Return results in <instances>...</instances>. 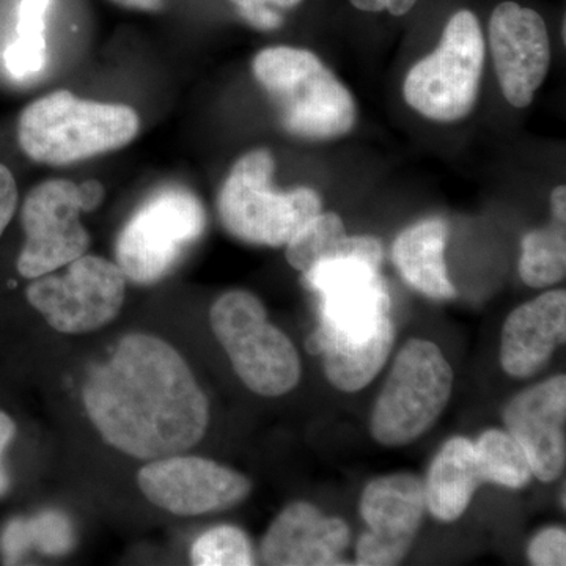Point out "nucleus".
<instances>
[{
    "instance_id": "1",
    "label": "nucleus",
    "mask_w": 566,
    "mask_h": 566,
    "mask_svg": "<svg viewBox=\"0 0 566 566\" xmlns=\"http://www.w3.org/2000/svg\"><path fill=\"white\" fill-rule=\"evenodd\" d=\"M82 401L104 441L153 461L188 452L210 424V401L191 367L156 335H125L106 364L88 371Z\"/></svg>"
},
{
    "instance_id": "2",
    "label": "nucleus",
    "mask_w": 566,
    "mask_h": 566,
    "mask_svg": "<svg viewBox=\"0 0 566 566\" xmlns=\"http://www.w3.org/2000/svg\"><path fill=\"white\" fill-rule=\"evenodd\" d=\"M303 283L319 297L318 326L305 340L312 356L359 348L395 334L381 268L356 256H335L305 271Z\"/></svg>"
},
{
    "instance_id": "3",
    "label": "nucleus",
    "mask_w": 566,
    "mask_h": 566,
    "mask_svg": "<svg viewBox=\"0 0 566 566\" xmlns=\"http://www.w3.org/2000/svg\"><path fill=\"white\" fill-rule=\"evenodd\" d=\"M252 70L273 99L283 129L293 136L337 139L356 125L352 92L314 52L292 46L266 48L253 59Z\"/></svg>"
},
{
    "instance_id": "4",
    "label": "nucleus",
    "mask_w": 566,
    "mask_h": 566,
    "mask_svg": "<svg viewBox=\"0 0 566 566\" xmlns=\"http://www.w3.org/2000/svg\"><path fill=\"white\" fill-rule=\"evenodd\" d=\"M139 129L133 107L88 102L61 91L22 111L18 140L33 161L65 166L125 147Z\"/></svg>"
},
{
    "instance_id": "5",
    "label": "nucleus",
    "mask_w": 566,
    "mask_h": 566,
    "mask_svg": "<svg viewBox=\"0 0 566 566\" xmlns=\"http://www.w3.org/2000/svg\"><path fill=\"white\" fill-rule=\"evenodd\" d=\"M274 158L259 148L238 159L218 197V211L227 232L244 243L283 248L322 212L318 192L311 188L275 191Z\"/></svg>"
},
{
    "instance_id": "6",
    "label": "nucleus",
    "mask_w": 566,
    "mask_h": 566,
    "mask_svg": "<svg viewBox=\"0 0 566 566\" xmlns=\"http://www.w3.org/2000/svg\"><path fill=\"white\" fill-rule=\"evenodd\" d=\"M453 381L452 365L434 342H406L371 409V438L385 447H405L422 438L446 411Z\"/></svg>"
},
{
    "instance_id": "7",
    "label": "nucleus",
    "mask_w": 566,
    "mask_h": 566,
    "mask_svg": "<svg viewBox=\"0 0 566 566\" xmlns=\"http://www.w3.org/2000/svg\"><path fill=\"white\" fill-rule=\"evenodd\" d=\"M210 326L234 374L251 392L283 397L300 385V353L289 335L270 322L255 294L245 290L223 293L212 304Z\"/></svg>"
},
{
    "instance_id": "8",
    "label": "nucleus",
    "mask_w": 566,
    "mask_h": 566,
    "mask_svg": "<svg viewBox=\"0 0 566 566\" xmlns=\"http://www.w3.org/2000/svg\"><path fill=\"white\" fill-rule=\"evenodd\" d=\"M485 65V40L472 11L447 22L439 46L409 70L405 102L428 120H463L474 109Z\"/></svg>"
},
{
    "instance_id": "9",
    "label": "nucleus",
    "mask_w": 566,
    "mask_h": 566,
    "mask_svg": "<svg viewBox=\"0 0 566 566\" xmlns=\"http://www.w3.org/2000/svg\"><path fill=\"white\" fill-rule=\"evenodd\" d=\"M207 226L200 200L182 188L151 196L129 219L115 245L117 264L128 281L151 285L172 271Z\"/></svg>"
},
{
    "instance_id": "10",
    "label": "nucleus",
    "mask_w": 566,
    "mask_h": 566,
    "mask_svg": "<svg viewBox=\"0 0 566 566\" xmlns=\"http://www.w3.org/2000/svg\"><path fill=\"white\" fill-rule=\"evenodd\" d=\"M65 275H41L25 290L29 304L62 334L95 333L120 315L126 275L111 260L82 255Z\"/></svg>"
},
{
    "instance_id": "11",
    "label": "nucleus",
    "mask_w": 566,
    "mask_h": 566,
    "mask_svg": "<svg viewBox=\"0 0 566 566\" xmlns=\"http://www.w3.org/2000/svg\"><path fill=\"white\" fill-rule=\"evenodd\" d=\"M84 211L88 208L81 185L50 180L35 186L22 205L25 243L18 256V273L33 281L87 253L91 234L81 223Z\"/></svg>"
},
{
    "instance_id": "12",
    "label": "nucleus",
    "mask_w": 566,
    "mask_h": 566,
    "mask_svg": "<svg viewBox=\"0 0 566 566\" xmlns=\"http://www.w3.org/2000/svg\"><path fill=\"white\" fill-rule=\"evenodd\" d=\"M137 482L153 505L177 516L226 512L251 494L252 482L241 472L210 458L178 455L148 461Z\"/></svg>"
},
{
    "instance_id": "13",
    "label": "nucleus",
    "mask_w": 566,
    "mask_h": 566,
    "mask_svg": "<svg viewBox=\"0 0 566 566\" xmlns=\"http://www.w3.org/2000/svg\"><path fill=\"white\" fill-rule=\"evenodd\" d=\"M359 512L368 532L357 542L356 564H401L423 526V480L411 472L378 476L364 488Z\"/></svg>"
},
{
    "instance_id": "14",
    "label": "nucleus",
    "mask_w": 566,
    "mask_h": 566,
    "mask_svg": "<svg viewBox=\"0 0 566 566\" xmlns=\"http://www.w3.org/2000/svg\"><path fill=\"white\" fill-rule=\"evenodd\" d=\"M490 48L506 102L524 109L534 102L549 71L551 41L545 20L520 3H499L491 14Z\"/></svg>"
},
{
    "instance_id": "15",
    "label": "nucleus",
    "mask_w": 566,
    "mask_h": 566,
    "mask_svg": "<svg viewBox=\"0 0 566 566\" xmlns=\"http://www.w3.org/2000/svg\"><path fill=\"white\" fill-rule=\"evenodd\" d=\"M505 430L523 446L539 482H556L566 465V376L516 394L504 409Z\"/></svg>"
},
{
    "instance_id": "16",
    "label": "nucleus",
    "mask_w": 566,
    "mask_h": 566,
    "mask_svg": "<svg viewBox=\"0 0 566 566\" xmlns=\"http://www.w3.org/2000/svg\"><path fill=\"white\" fill-rule=\"evenodd\" d=\"M352 528L311 502L296 501L275 516L260 545V560L271 566L345 565Z\"/></svg>"
},
{
    "instance_id": "17",
    "label": "nucleus",
    "mask_w": 566,
    "mask_h": 566,
    "mask_svg": "<svg viewBox=\"0 0 566 566\" xmlns=\"http://www.w3.org/2000/svg\"><path fill=\"white\" fill-rule=\"evenodd\" d=\"M565 338V290L539 294L506 316L501 335L502 368L513 378H532L546 367Z\"/></svg>"
},
{
    "instance_id": "18",
    "label": "nucleus",
    "mask_w": 566,
    "mask_h": 566,
    "mask_svg": "<svg viewBox=\"0 0 566 566\" xmlns=\"http://www.w3.org/2000/svg\"><path fill=\"white\" fill-rule=\"evenodd\" d=\"M485 485L474 442L455 436L436 453L423 480L427 512L439 523L452 524L468 512L479 488Z\"/></svg>"
},
{
    "instance_id": "19",
    "label": "nucleus",
    "mask_w": 566,
    "mask_h": 566,
    "mask_svg": "<svg viewBox=\"0 0 566 566\" xmlns=\"http://www.w3.org/2000/svg\"><path fill=\"white\" fill-rule=\"evenodd\" d=\"M449 223L441 218H428L409 226L398 234L392 259L398 273L409 286L436 301L457 297L446 263Z\"/></svg>"
},
{
    "instance_id": "20",
    "label": "nucleus",
    "mask_w": 566,
    "mask_h": 566,
    "mask_svg": "<svg viewBox=\"0 0 566 566\" xmlns=\"http://www.w3.org/2000/svg\"><path fill=\"white\" fill-rule=\"evenodd\" d=\"M474 449L485 483L523 490L534 479L526 450L509 431L499 428L483 431Z\"/></svg>"
},
{
    "instance_id": "21",
    "label": "nucleus",
    "mask_w": 566,
    "mask_h": 566,
    "mask_svg": "<svg viewBox=\"0 0 566 566\" xmlns=\"http://www.w3.org/2000/svg\"><path fill=\"white\" fill-rule=\"evenodd\" d=\"M562 219L545 229L532 230L521 241V279L531 289H547L566 275V233Z\"/></svg>"
},
{
    "instance_id": "22",
    "label": "nucleus",
    "mask_w": 566,
    "mask_h": 566,
    "mask_svg": "<svg viewBox=\"0 0 566 566\" xmlns=\"http://www.w3.org/2000/svg\"><path fill=\"white\" fill-rule=\"evenodd\" d=\"M345 237V223L337 212H318L286 243V262L305 273L315 263L329 259Z\"/></svg>"
},
{
    "instance_id": "23",
    "label": "nucleus",
    "mask_w": 566,
    "mask_h": 566,
    "mask_svg": "<svg viewBox=\"0 0 566 566\" xmlns=\"http://www.w3.org/2000/svg\"><path fill=\"white\" fill-rule=\"evenodd\" d=\"M191 562L196 566H249L255 564V554L244 531L223 524L193 542Z\"/></svg>"
},
{
    "instance_id": "24",
    "label": "nucleus",
    "mask_w": 566,
    "mask_h": 566,
    "mask_svg": "<svg viewBox=\"0 0 566 566\" xmlns=\"http://www.w3.org/2000/svg\"><path fill=\"white\" fill-rule=\"evenodd\" d=\"M243 20L256 31H277L283 24L282 10H292L303 0H232Z\"/></svg>"
},
{
    "instance_id": "25",
    "label": "nucleus",
    "mask_w": 566,
    "mask_h": 566,
    "mask_svg": "<svg viewBox=\"0 0 566 566\" xmlns=\"http://www.w3.org/2000/svg\"><path fill=\"white\" fill-rule=\"evenodd\" d=\"M51 0H22L18 10V39L22 46L36 51H46L44 40V14Z\"/></svg>"
},
{
    "instance_id": "26",
    "label": "nucleus",
    "mask_w": 566,
    "mask_h": 566,
    "mask_svg": "<svg viewBox=\"0 0 566 566\" xmlns=\"http://www.w3.org/2000/svg\"><path fill=\"white\" fill-rule=\"evenodd\" d=\"M528 562L535 566L566 565V532L564 527L543 528L527 546Z\"/></svg>"
},
{
    "instance_id": "27",
    "label": "nucleus",
    "mask_w": 566,
    "mask_h": 566,
    "mask_svg": "<svg viewBox=\"0 0 566 566\" xmlns=\"http://www.w3.org/2000/svg\"><path fill=\"white\" fill-rule=\"evenodd\" d=\"M18 207V186L13 174L0 164V237L13 219Z\"/></svg>"
},
{
    "instance_id": "28",
    "label": "nucleus",
    "mask_w": 566,
    "mask_h": 566,
    "mask_svg": "<svg viewBox=\"0 0 566 566\" xmlns=\"http://www.w3.org/2000/svg\"><path fill=\"white\" fill-rule=\"evenodd\" d=\"M357 10L367 13H379L389 11L392 17H403L409 13L417 3V0H349Z\"/></svg>"
},
{
    "instance_id": "29",
    "label": "nucleus",
    "mask_w": 566,
    "mask_h": 566,
    "mask_svg": "<svg viewBox=\"0 0 566 566\" xmlns=\"http://www.w3.org/2000/svg\"><path fill=\"white\" fill-rule=\"evenodd\" d=\"M17 436V424L13 419L6 412L0 411V497L7 494L10 490V479L7 474L6 468H3V453L9 449L11 441Z\"/></svg>"
},
{
    "instance_id": "30",
    "label": "nucleus",
    "mask_w": 566,
    "mask_h": 566,
    "mask_svg": "<svg viewBox=\"0 0 566 566\" xmlns=\"http://www.w3.org/2000/svg\"><path fill=\"white\" fill-rule=\"evenodd\" d=\"M551 211H553V218L566 221V188L564 185L557 186L551 193Z\"/></svg>"
},
{
    "instance_id": "31",
    "label": "nucleus",
    "mask_w": 566,
    "mask_h": 566,
    "mask_svg": "<svg viewBox=\"0 0 566 566\" xmlns=\"http://www.w3.org/2000/svg\"><path fill=\"white\" fill-rule=\"evenodd\" d=\"M112 2L125 9L142 11H159L166 6V0H112Z\"/></svg>"
}]
</instances>
